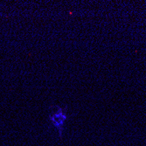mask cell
I'll list each match as a JSON object with an SVG mask.
<instances>
[{"label":"cell","instance_id":"1","mask_svg":"<svg viewBox=\"0 0 146 146\" xmlns=\"http://www.w3.org/2000/svg\"><path fill=\"white\" fill-rule=\"evenodd\" d=\"M68 115L64 108L57 106L54 107L52 111L49 114V122L54 129L57 131L59 137H62L64 133V129L67 124Z\"/></svg>","mask_w":146,"mask_h":146}]
</instances>
